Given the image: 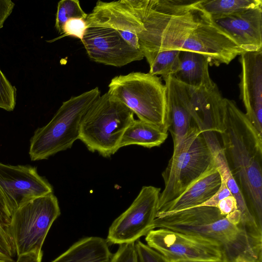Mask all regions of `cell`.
Listing matches in <instances>:
<instances>
[{
  "label": "cell",
  "instance_id": "1",
  "mask_svg": "<svg viewBox=\"0 0 262 262\" xmlns=\"http://www.w3.org/2000/svg\"><path fill=\"white\" fill-rule=\"evenodd\" d=\"M144 57L164 50L207 56L210 66L229 64L244 52L212 21L199 1L149 0L137 35Z\"/></svg>",
  "mask_w": 262,
  "mask_h": 262
},
{
  "label": "cell",
  "instance_id": "2",
  "mask_svg": "<svg viewBox=\"0 0 262 262\" xmlns=\"http://www.w3.org/2000/svg\"><path fill=\"white\" fill-rule=\"evenodd\" d=\"M220 133L230 171L258 225L262 228V134L235 102L222 99Z\"/></svg>",
  "mask_w": 262,
  "mask_h": 262
},
{
  "label": "cell",
  "instance_id": "3",
  "mask_svg": "<svg viewBox=\"0 0 262 262\" xmlns=\"http://www.w3.org/2000/svg\"><path fill=\"white\" fill-rule=\"evenodd\" d=\"M154 229L164 228L212 240L221 248L223 262H262V241L222 215L217 208L196 206L157 214Z\"/></svg>",
  "mask_w": 262,
  "mask_h": 262
},
{
  "label": "cell",
  "instance_id": "4",
  "mask_svg": "<svg viewBox=\"0 0 262 262\" xmlns=\"http://www.w3.org/2000/svg\"><path fill=\"white\" fill-rule=\"evenodd\" d=\"M222 148L215 133L201 132L192 126L176 147L162 173L164 188L160 193L158 211L180 195L192 183L215 164L216 153Z\"/></svg>",
  "mask_w": 262,
  "mask_h": 262
},
{
  "label": "cell",
  "instance_id": "5",
  "mask_svg": "<svg viewBox=\"0 0 262 262\" xmlns=\"http://www.w3.org/2000/svg\"><path fill=\"white\" fill-rule=\"evenodd\" d=\"M100 94L96 87L63 102L51 120L34 132L30 140L31 160L47 159L70 148L78 139L82 118Z\"/></svg>",
  "mask_w": 262,
  "mask_h": 262
},
{
  "label": "cell",
  "instance_id": "6",
  "mask_svg": "<svg viewBox=\"0 0 262 262\" xmlns=\"http://www.w3.org/2000/svg\"><path fill=\"white\" fill-rule=\"evenodd\" d=\"M134 120L129 108L106 93L82 118L78 139L90 151L109 157L119 150L124 132Z\"/></svg>",
  "mask_w": 262,
  "mask_h": 262
},
{
  "label": "cell",
  "instance_id": "7",
  "mask_svg": "<svg viewBox=\"0 0 262 262\" xmlns=\"http://www.w3.org/2000/svg\"><path fill=\"white\" fill-rule=\"evenodd\" d=\"M107 93L139 120L167 133L166 89L158 76L140 72L116 76L111 80Z\"/></svg>",
  "mask_w": 262,
  "mask_h": 262
},
{
  "label": "cell",
  "instance_id": "8",
  "mask_svg": "<svg viewBox=\"0 0 262 262\" xmlns=\"http://www.w3.org/2000/svg\"><path fill=\"white\" fill-rule=\"evenodd\" d=\"M60 214L58 201L53 193L19 206L12 216L9 227L17 256L41 251L52 224Z\"/></svg>",
  "mask_w": 262,
  "mask_h": 262
},
{
  "label": "cell",
  "instance_id": "9",
  "mask_svg": "<svg viewBox=\"0 0 262 262\" xmlns=\"http://www.w3.org/2000/svg\"><path fill=\"white\" fill-rule=\"evenodd\" d=\"M53 190L52 185L38 173L36 167L0 162L1 224L9 233L12 216L19 206L53 193Z\"/></svg>",
  "mask_w": 262,
  "mask_h": 262
},
{
  "label": "cell",
  "instance_id": "10",
  "mask_svg": "<svg viewBox=\"0 0 262 262\" xmlns=\"http://www.w3.org/2000/svg\"><path fill=\"white\" fill-rule=\"evenodd\" d=\"M147 245L169 262H223L220 245L201 236L156 228L145 236Z\"/></svg>",
  "mask_w": 262,
  "mask_h": 262
},
{
  "label": "cell",
  "instance_id": "11",
  "mask_svg": "<svg viewBox=\"0 0 262 262\" xmlns=\"http://www.w3.org/2000/svg\"><path fill=\"white\" fill-rule=\"evenodd\" d=\"M160 188L143 186L130 206L113 222L106 241L112 244L135 243L154 229Z\"/></svg>",
  "mask_w": 262,
  "mask_h": 262
},
{
  "label": "cell",
  "instance_id": "12",
  "mask_svg": "<svg viewBox=\"0 0 262 262\" xmlns=\"http://www.w3.org/2000/svg\"><path fill=\"white\" fill-rule=\"evenodd\" d=\"M166 89L168 130L177 146L198 121L201 89H194L173 76L163 78Z\"/></svg>",
  "mask_w": 262,
  "mask_h": 262
},
{
  "label": "cell",
  "instance_id": "13",
  "mask_svg": "<svg viewBox=\"0 0 262 262\" xmlns=\"http://www.w3.org/2000/svg\"><path fill=\"white\" fill-rule=\"evenodd\" d=\"M81 41L92 60L105 65L121 67L144 58L114 29L89 27Z\"/></svg>",
  "mask_w": 262,
  "mask_h": 262
},
{
  "label": "cell",
  "instance_id": "14",
  "mask_svg": "<svg viewBox=\"0 0 262 262\" xmlns=\"http://www.w3.org/2000/svg\"><path fill=\"white\" fill-rule=\"evenodd\" d=\"M240 98L247 117L262 134V50L240 55Z\"/></svg>",
  "mask_w": 262,
  "mask_h": 262
},
{
  "label": "cell",
  "instance_id": "15",
  "mask_svg": "<svg viewBox=\"0 0 262 262\" xmlns=\"http://www.w3.org/2000/svg\"><path fill=\"white\" fill-rule=\"evenodd\" d=\"M211 18L244 52L262 50V6Z\"/></svg>",
  "mask_w": 262,
  "mask_h": 262
},
{
  "label": "cell",
  "instance_id": "16",
  "mask_svg": "<svg viewBox=\"0 0 262 262\" xmlns=\"http://www.w3.org/2000/svg\"><path fill=\"white\" fill-rule=\"evenodd\" d=\"M221 184V177L215 162L211 168L188 186L180 195L158 210L157 215L199 206L217 192Z\"/></svg>",
  "mask_w": 262,
  "mask_h": 262
},
{
  "label": "cell",
  "instance_id": "17",
  "mask_svg": "<svg viewBox=\"0 0 262 262\" xmlns=\"http://www.w3.org/2000/svg\"><path fill=\"white\" fill-rule=\"evenodd\" d=\"M210 62V59L205 55L181 51L179 68L173 76L181 83L193 89L213 90L216 85L209 75Z\"/></svg>",
  "mask_w": 262,
  "mask_h": 262
},
{
  "label": "cell",
  "instance_id": "18",
  "mask_svg": "<svg viewBox=\"0 0 262 262\" xmlns=\"http://www.w3.org/2000/svg\"><path fill=\"white\" fill-rule=\"evenodd\" d=\"M112 256L106 239L91 236L74 243L52 262H111Z\"/></svg>",
  "mask_w": 262,
  "mask_h": 262
},
{
  "label": "cell",
  "instance_id": "19",
  "mask_svg": "<svg viewBox=\"0 0 262 262\" xmlns=\"http://www.w3.org/2000/svg\"><path fill=\"white\" fill-rule=\"evenodd\" d=\"M215 162L220 173L224 177L227 186L232 195L237 202L238 209L242 214L244 227L251 236L262 240V228L258 225L246 204L239 188L228 168L222 147L215 155Z\"/></svg>",
  "mask_w": 262,
  "mask_h": 262
},
{
  "label": "cell",
  "instance_id": "20",
  "mask_svg": "<svg viewBox=\"0 0 262 262\" xmlns=\"http://www.w3.org/2000/svg\"><path fill=\"white\" fill-rule=\"evenodd\" d=\"M167 136V133L158 127L139 119H135L124 132L120 148L130 145L147 148L159 146L164 142Z\"/></svg>",
  "mask_w": 262,
  "mask_h": 262
},
{
  "label": "cell",
  "instance_id": "21",
  "mask_svg": "<svg viewBox=\"0 0 262 262\" xmlns=\"http://www.w3.org/2000/svg\"><path fill=\"white\" fill-rule=\"evenodd\" d=\"M200 7L211 17L233 14L262 6L261 0H200Z\"/></svg>",
  "mask_w": 262,
  "mask_h": 262
},
{
  "label": "cell",
  "instance_id": "22",
  "mask_svg": "<svg viewBox=\"0 0 262 262\" xmlns=\"http://www.w3.org/2000/svg\"><path fill=\"white\" fill-rule=\"evenodd\" d=\"M180 52L176 50H164L145 56L149 66V73L163 78L173 76L179 68Z\"/></svg>",
  "mask_w": 262,
  "mask_h": 262
},
{
  "label": "cell",
  "instance_id": "23",
  "mask_svg": "<svg viewBox=\"0 0 262 262\" xmlns=\"http://www.w3.org/2000/svg\"><path fill=\"white\" fill-rule=\"evenodd\" d=\"M86 14L82 9L78 0H61L57 4L55 27L60 35L65 23L72 18H86Z\"/></svg>",
  "mask_w": 262,
  "mask_h": 262
},
{
  "label": "cell",
  "instance_id": "24",
  "mask_svg": "<svg viewBox=\"0 0 262 262\" xmlns=\"http://www.w3.org/2000/svg\"><path fill=\"white\" fill-rule=\"evenodd\" d=\"M16 101V89L12 85L0 69V108L11 112Z\"/></svg>",
  "mask_w": 262,
  "mask_h": 262
},
{
  "label": "cell",
  "instance_id": "25",
  "mask_svg": "<svg viewBox=\"0 0 262 262\" xmlns=\"http://www.w3.org/2000/svg\"><path fill=\"white\" fill-rule=\"evenodd\" d=\"M87 28L86 18H71L64 24L60 36L53 39L51 42L66 36L73 37L81 40Z\"/></svg>",
  "mask_w": 262,
  "mask_h": 262
},
{
  "label": "cell",
  "instance_id": "26",
  "mask_svg": "<svg viewBox=\"0 0 262 262\" xmlns=\"http://www.w3.org/2000/svg\"><path fill=\"white\" fill-rule=\"evenodd\" d=\"M138 262H169L158 252L138 240L135 243Z\"/></svg>",
  "mask_w": 262,
  "mask_h": 262
},
{
  "label": "cell",
  "instance_id": "27",
  "mask_svg": "<svg viewBox=\"0 0 262 262\" xmlns=\"http://www.w3.org/2000/svg\"><path fill=\"white\" fill-rule=\"evenodd\" d=\"M111 262H138L135 243L120 245Z\"/></svg>",
  "mask_w": 262,
  "mask_h": 262
},
{
  "label": "cell",
  "instance_id": "28",
  "mask_svg": "<svg viewBox=\"0 0 262 262\" xmlns=\"http://www.w3.org/2000/svg\"><path fill=\"white\" fill-rule=\"evenodd\" d=\"M0 252L13 260L16 255L15 248L10 235L0 223Z\"/></svg>",
  "mask_w": 262,
  "mask_h": 262
},
{
  "label": "cell",
  "instance_id": "29",
  "mask_svg": "<svg viewBox=\"0 0 262 262\" xmlns=\"http://www.w3.org/2000/svg\"><path fill=\"white\" fill-rule=\"evenodd\" d=\"M221 184L217 192L208 200L199 206H205L216 207L219 202L226 197L232 195L228 189L224 177L221 174Z\"/></svg>",
  "mask_w": 262,
  "mask_h": 262
},
{
  "label": "cell",
  "instance_id": "30",
  "mask_svg": "<svg viewBox=\"0 0 262 262\" xmlns=\"http://www.w3.org/2000/svg\"><path fill=\"white\" fill-rule=\"evenodd\" d=\"M216 208L222 215L225 216L239 210L237 202L232 195L226 197L220 201L217 204Z\"/></svg>",
  "mask_w": 262,
  "mask_h": 262
},
{
  "label": "cell",
  "instance_id": "31",
  "mask_svg": "<svg viewBox=\"0 0 262 262\" xmlns=\"http://www.w3.org/2000/svg\"><path fill=\"white\" fill-rule=\"evenodd\" d=\"M14 6L15 3L11 0H0V29L3 27Z\"/></svg>",
  "mask_w": 262,
  "mask_h": 262
},
{
  "label": "cell",
  "instance_id": "32",
  "mask_svg": "<svg viewBox=\"0 0 262 262\" xmlns=\"http://www.w3.org/2000/svg\"><path fill=\"white\" fill-rule=\"evenodd\" d=\"M42 254V250L23 254L17 256L15 262H41Z\"/></svg>",
  "mask_w": 262,
  "mask_h": 262
},
{
  "label": "cell",
  "instance_id": "33",
  "mask_svg": "<svg viewBox=\"0 0 262 262\" xmlns=\"http://www.w3.org/2000/svg\"><path fill=\"white\" fill-rule=\"evenodd\" d=\"M0 259L8 261L9 262H14V260L13 261L11 259L9 258L7 256H6L5 255L2 254L1 252H0Z\"/></svg>",
  "mask_w": 262,
  "mask_h": 262
},
{
  "label": "cell",
  "instance_id": "34",
  "mask_svg": "<svg viewBox=\"0 0 262 262\" xmlns=\"http://www.w3.org/2000/svg\"><path fill=\"white\" fill-rule=\"evenodd\" d=\"M239 262H252V261H248V260H241V261H239Z\"/></svg>",
  "mask_w": 262,
  "mask_h": 262
}]
</instances>
